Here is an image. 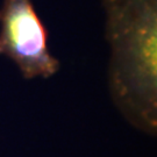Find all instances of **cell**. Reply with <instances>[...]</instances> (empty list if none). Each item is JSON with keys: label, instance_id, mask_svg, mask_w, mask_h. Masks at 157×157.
Wrapping results in <instances>:
<instances>
[{"label": "cell", "instance_id": "1", "mask_svg": "<svg viewBox=\"0 0 157 157\" xmlns=\"http://www.w3.org/2000/svg\"><path fill=\"white\" fill-rule=\"evenodd\" d=\"M111 49L107 85L132 127L157 134V0H101Z\"/></svg>", "mask_w": 157, "mask_h": 157}, {"label": "cell", "instance_id": "2", "mask_svg": "<svg viewBox=\"0 0 157 157\" xmlns=\"http://www.w3.org/2000/svg\"><path fill=\"white\" fill-rule=\"evenodd\" d=\"M49 33L33 0H4L0 6V56L11 59L25 79L55 76L61 62L49 50Z\"/></svg>", "mask_w": 157, "mask_h": 157}]
</instances>
